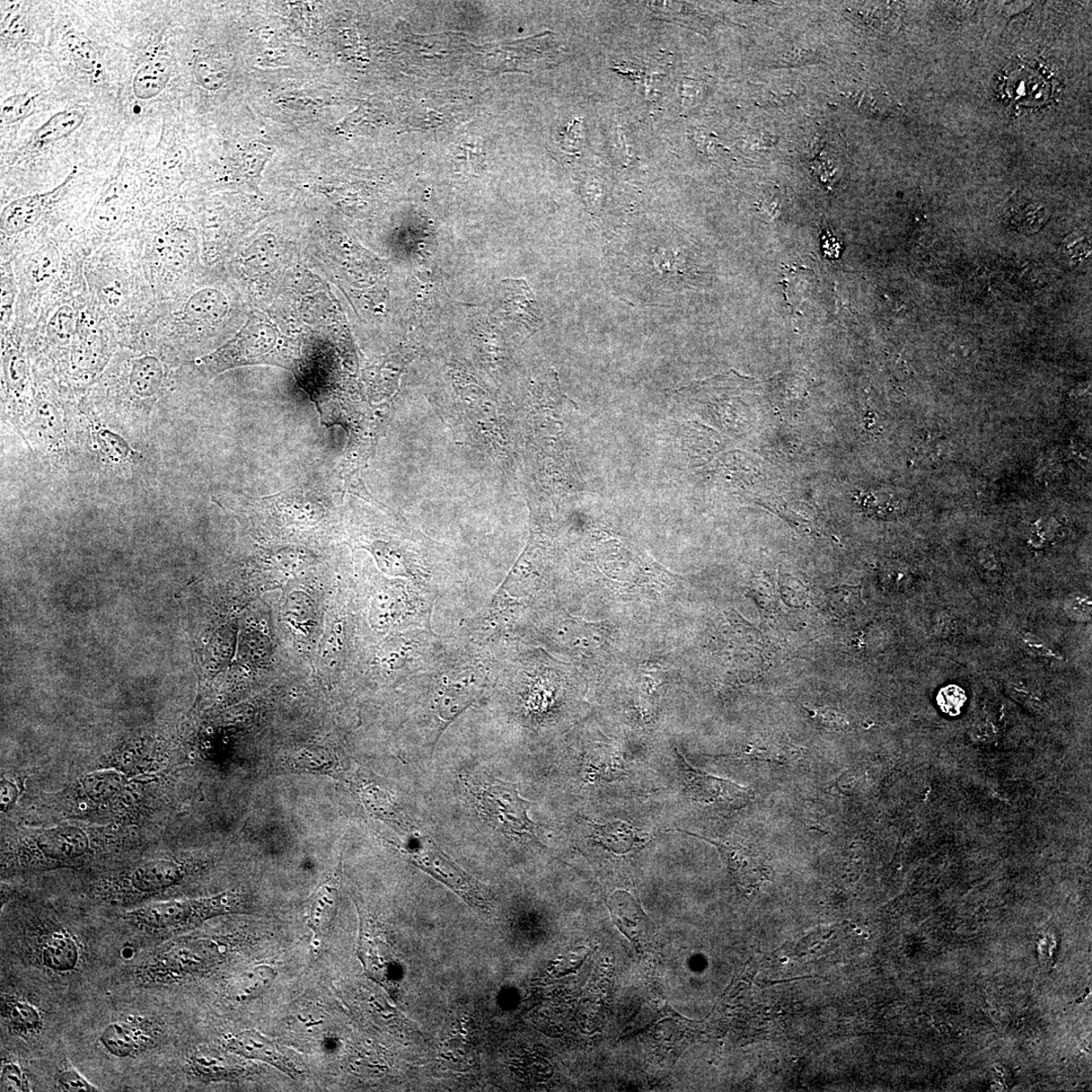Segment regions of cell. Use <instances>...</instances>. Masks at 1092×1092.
Listing matches in <instances>:
<instances>
[{
	"label": "cell",
	"mask_w": 1092,
	"mask_h": 1092,
	"mask_svg": "<svg viewBox=\"0 0 1092 1092\" xmlns=\"http://www.w3.org/2000/svg\"><path fill=\"white\" fill-rule=\"evenodd\" d=\"M594 838L606 849L614 853H628L637 845L646 843L647 834H640L633 826L614 822L605 825H596Z\"/></svg>",
	"instance_id": "obj_18"
},
{
	"label": "cell",
	"mask_w": 1092,
	"mask_h": 1092,
	"mask_svg": "<svg viewBox=\"0 0 1092 1092\" xmlns=\"http://www.w3.org/2000/svg\"><path fill=\"white\" fill-rule=\"evenodd\" d=\"M480 805L487 819L507 835L535 838L536 825L528 817L530 801L519 795L516 784L501 781L483 789Z\"/></svg>",
	"instance_id": "obj_3"
},
{
	"label": "cell",
	"mask_w": 1092,
	"mask_h": 1092,
	"mask_svg": "<svg viewBox=\"0 0 1092 1092\" xmlns=\"http://www.w3.org/2000/svg\"><path fill=\"white\" fill-rule=\"evenodd\" d=\"M77 330V316L73 307L63 306L52 316L48 324L51 339L60 346L68 345Z\"/></svg>",
	"instance_id": "obj_22"
},
{
	"label": "cell",
	"mask_w": 1092,
	"mask_h": 1092,
	"mask_svg": "<svg viewBox=\"0 0 1092 1092\" xmlns=\"http://www.w3.org/2000/svg\"><path fill=\"white\" fill-rule=\"evenodd\" d=\"M682 778L687 792L695 800L707 804L733 803L747 796L746 789L725 779L711 776L707 773L694 769L678 753Z\"/></svg>",
	"instance_id": "obj_5"
},
{
	"label": "cell",
	"mask_w": 1092,
	"mask_h": 1092,
	"mask_svg": "<svg viewBox=\"0 0 1092 1092\" xmlns=\"http://www.w3.org/2000/svg\"><path fill=\"white\" fill-rule=\"evenodd\" d=\"M808 711L810 713V717H812L814 721L817 722L819 726L826 729H833L835 730V732H839V730H845V727L849 726L847 717H845L844 713L839 710L830 707H818L816 709H809Z\"/></svg>",
	"instance_id": "obj_31"
},
{
	"label": "cell",
	"mask_w": 1092,
	"mask_h": 1092,
	"mask_svg": "<svg viewBox=\"0 0 1092 1092\" xmlns=\"http://www.w3.org/2000/svg\"><path fill=\"white\" fill-rule=\"evenodd\" d=\"M229 1047L237 1054L266 1061L283 1070L289 1077H295V1074H297L293 1063L278 1050V1047L258 1033H243L233 1038Z\"/></svg>",
	"instance_id": "obj_10"
},
{
	"label": "cell",
	"mask_w": 1092,
	"mask_h": 1092,
	"mask_svg": "<svg viewBox=\"0 0 1092 1092\" xmlns=\"http://www.w3.org/2000/svg\"><path fill=\"white\" fill-rule=\"evenodd\" d=\"M164 381V369L161 360L153 356H143L133 360L129 374V389L140 400L156 397Z\"/></svg>",
	"instance_id": "obj_11"
},
{
	"label": "cell",
	"mask_w": 1092,
	"mask_h": 1092,
	"mask_svg": "<svg viewBox=\"0 0 1092 1092\" xmlns=\"http://www.w3.org/2000/svg\"><path fill=\"white\" fill-rule=\"evenodd\" d=\"M96 442H98L102 453L107 454L114 463L126 462L127 460L133 461L139 455L132 451L124 439L108 430L100 429L96 433Z\"/></svg>",
	"instance_id": "obj_25"
},
{
	"label": "cell",
	"mask_w": 1092,
	"mask_h": 1092,
	"mask_svg": "<svg viewBox=\"0 0 1092 1092\" xmlns=\"http://www.w3.org/2000/svg\"><path fill=\"white\" fill-rule=\"evenodd\" d=\"M40 962L51 971L67 973L79 961L77 941L68 932L57 931L43 937L38 947Z\"/></svg>",
	"instance_id": "obj_9"
},
{
	"label": "cell",
	"mask_w": 1092,
	"mask_h": 1092,
	"mask_svg": "<svg viewBox=\"0 0 1092 1092\" xmlns=\"http://www.w3.org/2000/svg\"><path fill=\"white\" fill-rule=\"evenodd\" d=\"M2 1016L12 1033L30 1038L37 1036L43 1029L40 1011L30 1002L5 995L2 1000Z\"/></svg>",
	"instance_id": "obj_13"
},
{
	"label": "cell",
	"mask_w": 1092,
	"mask_h": 1092,
	"mask_svg": "<svg viewBox=\"0 0 1092 1092\" xmlns=\"http://www.w3.org/2000/svg\"><path fill=\"white\" fill-rule=\"evenodd\" d=\"M171 69L169 61L155 58L141 65L133 81L136 98L148 101L156 98L170 82Z\"/></svg>",
	"instance_id": "obj_14"
},
{
	"label": "cell",
	"mask_w": 1092,
	"mask_h": 1092,
	"mask_svg": "<svg viewBox=\"0 0 1092 1092\" xmlns=\"http://www.w3.org/2000/svg\"><path fill=\"white\" fill-rule=\"evenodd\" d=\"M58 1085L63 1090L67 1092L79 1091H99L90 1081L84 1078L81 1073L74 1068H65L61 1070L57 1077Z\"/></svg>",
	"instance_id": "obj_32"
},
{
	"label": "cell",
	"mask_w": 1092,
	"mask_h": 1092,
	"mask_svg": "<svg viewBox=\"0 0 1092 1092\" xmlns=\"http://www.w3.org/2000/svg\"><path fill=\"white\" fill-rule=\"evenodd\" d=\"M200 83L210 90H216L224 83L223 67L210 58H199L195 65Z\"/></svg>",
	"instance_id": "obj_27"
},
{
	"label": "cell",
	"mask_w": 1092,
	"mask_h": 1092,
	"mask_svg": "<svg viewBox=\"0 0 1092 1092\" xmlns=\"http://www.w3.org/2000/svg\"><path fill=\"white\" fill-rule=\"evenodd\" d=\"M36 98L37 95L25 93L15 94L4 101L2 111H0L2 126L15 124V122L31 116L34 104H36Z\"/></svg>",
	"instance_id": "obj_23"
},
{
	"label": "cell",
	"mask_w": 1092,
	"mask_h": 1092,
	"mask_svg": "<svg viewBox=\"0 0 1092 1092\" xmlns=\"http://www.w3.org/2000/svg\"><path fill=\"white\" fill-rule=\"evenodd\" d=\"M76 175L77 170L73 169L57 188L12 201L3 210L0 217L2 232L6 236H13L36 224L51 206L64 197Z\"/></svg>",
	"instance_id": "obj_4"
},
{
	"label": "cell",
	"mask_w": 1092,
	"mask_h": 1092,
	"mask_svg": "<svg viewBox=\"0 0 1092 1092\" xmlns=\"http://www.w3.org/2000/svg\"><path fill=\"white\" fill-rule=\"evenodd\" d=\"M63 44L70 59L79 70L93 76L102 73V55L98 44L75 31L64 34Z\"/></svg>",
	"instance_id": "obj_15"
},
{
	"label": "cell",
	"mask_w": 1092,
	"mask_h": 1092,
	"mask_svg": "<svg viewBox=\"0 0 1092 1092\" xmlns=\"http://www.w3.org/2000/svg\"><path fill=\"white\" fill-rule=\"evenodd\" d=\"M1068 613L1072 615L1073 618H1077V616H1078L1079 620H1081L1082 616H1085V619H1087V616L1090 614V601L1087 600V598L1076 599V600L1071 601L1069 604Z\"/></svg>",
	"instance_id": "obj_36"
},
{
	"label": "cell",
	"mask_w": 1092,
	"mask_h": 1092,
	"mask_svg": "<svg viewBox=\"0 0 1092 1092\" xmlns=\"http://www.w3.org/2000/svg\"><path fill=\"white\" fill-rule=\"evenodd\" d=\"M1024 645L1030 653L1042 657H1055V654L1050 648H1048L1042 644V641L1034 636H1028L1024 639Z\"/></svg>",
	"instance_id": "obj_35"
},
{
	"label": "cell",
	"mask_w": 1092,
	"mask_h": 1092,
	"mask_svg": "<svg viewBox=\"0 0 1092 1092\" xmlns=\"http://www.w3.org/2000/svg\"><path fill=\"white\" fill-rule=\"evenodd\" d=\"M3 368L7 389L20 395L29 385V366L22 352L8 350L4 356Z\"/></svg>",
	"instance_id": "obj_20"
},
{
	"label": "cell",
	"mask_w": 1092,
	"mask_h": 1092,
	"mask_svg": "<svg viewBox=\"0 0 1092 1092\" xmlns=\"http://www.w3.org/2000/svg\"><path fill=\"white\" fill-rule=\"evenodd\" d=\"M783 959H784V960H781V962H782V963L788 962V959H787V958H783Z\"/></svg>",
	"instance_id": "obj_37"
},
{
	"label": "cell",
	"mask_w": 1092,
	"mask_h": 1092,
	"mask_svg": "<svg viewBox=\"0 0 1092 1092\" xmlns=\"http://www.w3.org/2000/svg\"><path fill=\"white\" fill-rule=\"evenodd\" d=\"M36 842L44 856L61 862L82 858L91 849L85 832L73 825L43 830L38 833Z\"/></svg>",
	"instance_id": "obj_6"
},
{
	"label": "cell",
	"mask_w": 1092,
	"mask_h": 1092,
	"mask_svg": "<svg viewBox=\"0 0 1092 1092\" xmlns=\"http://www.w3.org/2000/svg\"><path fill=\"white\" fill-rule=\"evenodd\" d=\"M275 979V972L268 966H260L255 968L254 970L244 975L240 984V998L249 999L258 997L262 991L266 990Z\"/></svg>",
	"instance_id": "obj_26"
},
{
	"label": "cell",
	"mask_w": 1092,
	"mask_h": 1092,
	"mask_svg": "<svg viewBox=\"0 0 1092 1092\" xmlns=\"http://www.w3.org/2000/svg\"><path fill=\"white\" fill-rule=\"evenodd\" d=\"M341 864L313 897L309 914V926L320 935L328 929L336 918L338 906Z\"/></svg>",
	"instance_id": "obj_12"
},
{
	"label": "cell",
	"mask_w": 1092,
	"mask_h": 1092,
	"mask_svg": "<svg viewBox=\"0 0 1092 1092\" xmlns=\"http://www.w3.org/2000/svg\"><path fill=\"white\" fill-rule=\"evenodd\" d=\"M967 700L962 688L956 685H949L941 689L937 696L940 709L950 717H957L961 713Z\"/></svg>",
	"instance_id": "obj_28"
},
{
	"label": "cell",
	"mask_w": 1092,
	"mask_h": 1092,
	"mask_svg": "<svg viewBox=\"0 0 1092 1092\" xmlns=\"http://www.w3.org/2000/svg\"><path fill=\"white\" fill-rule=\"evenodd\" d=\"M15 297V286L12 277L3 272L2 276V322L6 324L13 312Z\"/></svg>",
	"instance_id": "obj_33"
},
{
	"label": "cell",
	"mask_w": 1092,
	"mask_h": 1092,
	"mask_svg": "<svg viewBox=\"0 0 1092 1092\" xmlns=\"http://www.w3.org/2000/svg\"><path fill=\"white\" fill-rule=\"evenodd\" d=\"M58 255L53 249L41 251L34 257L31 268V275L36 283H44L55 272Z\"/></svg>",
	"instance_id": "obj_29"
},
{
	"label": "cell",
	"mask_w": 1092,
	"mask_h": 1092,
	"mask_svg": "<svg viewBox=\"0 0 1092 1092\" xmlns=\"http://www.w3.org/2000/svg\"><path fill=\"white\" fill-rule=\"evenodd\" d=\"M184 875L186 868L180 863L156 859L143 863L132 871L128 883L135 893L151 894L180 883Z\"/></svg>",
	"instance_id": "obj_8"
},
{
	"label": "cell",
	"mask_w": 1092,
	"mask_h": 1092,
	"mask_svg": "<svg viewBox=\"0 0 1092 1092\" xmlns=\"http://www.w3.org/2000/svg\"><path fill=\"white\" fill-rule=\"evenodd\" d=\"M84 119L85 112L83 109L74 108L60 112L34 132L32 142L39 147L57 142L72 135L83 124Z\"/></svg>",
	"instance_id": "obj_16"
},
{
	"label": "cell",
	"mask_w": 1092,
	"mask_h": 1092,
	"mask_svg": "<svg viewBox=\"0 0 1092 1092\" xmlns=\"http://www.w3.org/2000/svg\"><path fill=\"white\" fill-rule=\"evenodd\" d=\"M126 778L116 771L94 772L83 779L85 794L96 803L107 801L120 794L124 788Z\"/></svg>",
	"instance_id": "obj_19"
},
{
	"label": "cell",
	"mask_w": 1092,
	"mask_h": 1092,
	"mask_svg": "<svg viewBox=\"0 0 1092 1092\" xmlns=\"http://www.w3.org/2000/svg\"><path fill=\"white\" fill-rule=\"evenodd\" d=\"M477 697L478 691L469 680L447 687L437 701L438 717L443 722L442 734Z\"/></svg>",
	"instance_id": "obj_17"
},
{
	"label": "cell",
	"mask_w": 1092,
	"mask_h": 1092,
	"mask_svg": "<svg viewBox=\"0 0 1092 1092\" xmlns=\"http://www.w3.org/2000/svg\"><path fill=\"white\" fill-rule=\"evenodd\" d=\"M153 1041V1029L134 1021L112 1023L100 1037L104 1050L118 1058H128L143 1052Z\"/></svg>",
	"instance_id": "obj_7"
},
{
	"label": "cell",
	"mask_w": 1092,
	"mask_h": 1092,
	"mask_svg": "<svg viewBox=\"0 0 1092 1092\" xmlns=\"http://www.w3.org/2000/svg\"><path fill=\"white\" fill-rule=\"evenodd\" d=\"M409 845H404V853L408 855L414 865L424 870L440 882L453 889L463 900L480 909H487L486 897L481 888L463 870L456 867L452 861L439 851L436 845L421 834H412Z\"/></svg>",
	"instance_id": "obj_2"
},
{
	"label": "cell",
	"mask_w": 1092,
	"mask_h": 1092,
	"mask_svg": "<svg viewBox=\"0 0 1092 1092\" xmlns=\"http://www.w3.org/2000/svg\"><path fill=\"white\" fill-rule=\"evenodd\" d=\"M244 909L240 893L225 892L198 900L156 902L140 907L127 914L134 926L155 931L190 929L219 915L239 912Z\"/></svg>",
	"instance_id": "obj_1"
},
{
	"label": "cell",
	"mask_w": 1092,
	"mask_h": 1092,
	"mask_svg": "<svg viewBox=\"0 0 1092 1092\" xmlns=\"http://www.w3.org/2000/svg\"><path fill=\"white\" fill-rule=\"evenodd\" d=\"M2 1091H28L29 1083L20 1067L12 1061H3L0 1074Z\"/></svg>",
	"instance_id": "obj_30"
},
{
	"label": "cell",
	"mask_w": 1092,
	"mask_h": 1092,
	"mask_svg": "<svg viewBox=\"0 0 1092 1092\" xmlns=\"http://www.w3.org/2000/svg\"><path fill=\"white\" fill-rule=\"evenodd\" d=\"M122 215V202L116 184L110 187L94 210V221L102 229L116 226Z\"/></svg>",
	"instance_id": "obj_21"
},
{
	"label": "cell",
	"mask_w": 1092,
	"mask_h": 1092,
	"mask_svg": "<svg viewBox=\"0 0 1092 1092\" xmlns=\"http://www.w3.org/2000/svg\"><path fill=\"white\" fill-rule=\"evenodd\" d=\"M20 791L15 784L6 778L0 781V809L3 813L10 812L19 798Z\"/></svg>",
	"instance_id": "obj_34"
},
{
	"label": "cell",
	"mask_w": 1092,
	"mask_h": 1092,
	"mask_svg": "<svg viewBox=\"0 0 1092 1092\" xmlns=\"http://www.w3.org/2000/svg\"><path fill=\"white\" fill-rule=\"evenodd\" d=\"M192 1067L207 1078H225L232 1076L237 1070L225 1057L211 1054H198L193 1057Z\"/></svg>",
	"instance_id": "obj_24"
}]
</instances>
